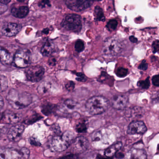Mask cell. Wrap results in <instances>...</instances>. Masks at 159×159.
<instances>
[{
  "label": "cell",
  "instance_id": "cell-29",
  "mask_svg": "<svg viewBox=\"0 0 159 159\" xmlns=\"http://www.w3.org/2000/svg\"><path fill=\"white\" fill-rule=\"evenodd\" d=\"M85 46L82 40H78L75 44V49L77 52H82L84 50Z\"/></svg>",
  "mask_w": 159,
  "mask_h": 159
},
{
  "label": "cell",
  "instance_id": "cell-28",
  "mask_svg": "<svg viewBox=\"0 0 159 159\" xmlns=\"http://www.w3.org/2000/svg\"><path fill=\"white\" fill-rule=\"evenodd\" d=\"M128 69L123 67H120L117 70L116 74L119 77H124L128 75Z\"/></svg>",
  "mask_w": 159,
  "mask_h": 159
},
{
  "label": "cell",
  "instance_id": "cell-16",
  "mask_svg": "<svg viewBox=\"0 0 159 159\" xmlns=\"http://www.w3.org/2000/svg\"><path fill=\"white\" fill-rule=\"evenodd\" d=\"M14 59L11 53L3 48L0 47V61L5 65L12 64Z\"/></svg>",
  "mask_w": 159,
  "mask_h": 159
},
{
  "label": "cell",
  "instance_id": "cell-11",
  "mask_svg": "<svg viewBox=\"0 0 159 159\" xmlns=\"http://www.w3.org/2000/svg\"><path fill=\"white\" fill-rule=\"evenodd\" d=\"M91 0H67L68 7L75 11H81L91 5Z\"/></svg>",
  "mask_w": 159,
  "mask_h": 159
},
{
  "label": "cell",
  "instance_id": "cell-45",
  "mask_svg": "<svg viewBox=\"0 0 159 159\" xmlns=\"http://www.w3.org/2000/svg\"><path fill=\"white\" fill-rule=\"evenodd\" d=\"M158 149L159 151V144L158 145Z\"/></svg>",
  "mask_w": 159,
  "mask_h": 159
},
{
  "label": "cell",
  "instance_id": "cell-4",
  "mask_svg": "<svg viewBox=\"0 0 159 159\" xmlns=\"http://www.w3.org/2000/svg\"><path fill=\"white\" fill-rule=\"evenodd\" d=\"M30 151L23 147L20 149L0 147V159H28Z\"/></svg>",
  "mask_w": 159,
  "mask_h": 159
},
{
  "label": "cell",
  "instance_id": "cell-41",
  "mask_svg": "<svg viewBox=\"0 0 159 159\" xmlns=\"http://www.w3.org/2000/svg\"><path fill=\"white\" fill-rule=\"evenodd\" d=\"M4 105L3 99L2 98V96H0V111L2 109Z\"/></svg>",
  "mask_w": 159,
  "mask_h": 159
},
{
  "label": "cell",
  "instance_id": "cell-9",
  "mask_svg": "<svg viewBox=\"0 0 159 159\" xmlns=\"http://www.w3.org/2000/svg\"><path fill=\"white\" fill-rule=\"evenodd\" d=\"M147 131L146 126L143 122L134 121L130 123L127 133L129 134H143Z\"/></svg>",
  "mask_w": 159,
  "mask_h": 159
},
{
  "label": "cell",
  "instance_id": "cell-39",
  "mask_svg": "<svg viewBox=\"0 0 159 159\" xmlns=\"http://www.w3.org/2000/svg\"><path fill=\"white\" fill-rule=\"evenodd\" d=\"M129 40L132 43H137V41H138V39H137L136 37H134V36H133V35L130 36Z\"/></svg>",
  "mask_w": 159,
  "mask_h": 159
},
{
  "label": "cell",
  "instance_id": "cell-10",
  "mask_svg": "<svg viewBox=\"0 0 159 159\" xmlns=\"http://www.w3.org/2000/svg\"><path fill=\"white\" fill-rule=\"evenodd\" d=\"M24 126L22 125H16L10 128L7 133V138L12 142H17L21 139L24 131Z\"/></svg>",
  "mask_w": 159,
  "mask_h": 159
},
{
  "label": "cell",
  "instance_id": "cell-24",
  "mask_svg": "<svg viewBox=\"0 0 159 159\" xmlns=\"http://www.w3.org/2000/svg\"><path fill=\"white\" fill-rule=\"evenodd\" d=\"M63 106L67 110L72 111L76 109L77 106V103L73 100H67L63 103Z\"/></svg>",
  "mask_w": 159,
  "mask_h": 159
},
{
  "label": "cell",
  "instance_id": "cell-27",
  "mask_svg": "<svg viewBox=\"0 0 159 159\" xmlns=\"http://www.w3.org/2000/svg\"><path fill=\"white\" fill-rule=\"evenodd\" d=\"M118 22L116 20H111L108 21V23L107 24V28L109 31H113L116 29L117 26Z\"/></svg>",
  "mask_w": 159,
  "mask_h": 159
},
{
  "label": "cell",
  "instance_id": "cell-8",
  "mask_svg": "<svg viewBox=\"0 0 159 159\" xmlns=\"http://www.w3.org/2000/svg\"><path fill=\"white\" fill-rule=\"evenodd\" d=\"M44 73L43 67L39 65L32 66L25 71L27 79L32 82H38L42 80Z\"/></svg>",
  "mask_w": 159,
  "mask_h": 159
},
{
  "label": "cell",
  "instance_id": "cell-25",
  "mask_svg": "<svg viewBox=\"0 0 159 159\" xmlns=\"http://www.w3.org/2000/svg\"><path fill=\"white\" fill-rule=\"evenodd\" d=\"M51 88V84L48 82H44L41 83L38 88L39 93L44 94L47 93Z\"/></svg>",
  "mask_w": 159,
  "mask_h": 159
},
{
  "label": "cell",
  "instance_id": "cell-3",
  "mask_svg": "<svg viewBox=\"0 0 159 159\" xmlns=\"http://www.w3.org/2000/svg\"><path fill=\"white\" fill-rule=\"evenodd\" d=\"M74 137L73 133L68 131L62 134V136L53 137L50 142L51 149L55 152H60L65 151L73 143Z\"/></svg>",
  "mask_w": 159,
  "mask_h": 159
},
{
  "label": "cell",
  "instance_id": "cell-22",
  "mask_svg": "<svg viewBox=\"0 0 159 159\" xmlns=\"http://www.w3.org/2000/svg\"><path fill=\"white\" fill-rule=\"evenodd\" d=\"M94 17L95 19L98 21H104L105 20V17L102 9L99 6L95 7L94 9Z\"/></svg>",
  "mask_w": 159,
  "mask_h": 159
},
{
  "label": "cell",
  "instance_id": "cell-37",
  "mask_svg": "<svg viewBox=\"0 0 159 159\" xmlns=\"http://www.w3.org/2000/svg\"><path fill=\"white\" fill-rule=\"evenodd\" d=\"M30 142L31 144L32 145L35 146H39L41 145L40 142L38 140H36L35 138H31L30 139Z\"/></svg>",
  "mask_w": 159,
  "mask_h": 159
},
{
  "label": "cell",
  "instance_id": "cell-31",
  "mask_svg": "<svg viewBox=\"0 0 159 159\" xmlns=\"http://www.w3.org/2000/svg\"><path fill=\"white\" fill-rule=\"evenodd\" d=\"M153 53H158L159 54V41L157 40L153 43L152 44Z\"/></svg>",
  "mask_w": 159,
  "mask_h": 159
},
{
  "label": "cell",
  "instance_id": "cell-36",
  "mask_svg": "<svg viewBox=\"0 0 159 159\" xmlns=\"http://www.w3.org/2000/svg\"><path fill=\"white\" fill-rule=\"evenodd\" d=\"M76 75L78 77L76 78V80H78L79 81H82V82H85L87 80L86 76L83 74L81 73H77Z\"/></svg>",
  "mask_w": 159,
  "mask_h": 159
},
{
  "label": "cell",
  "instance_id": "cell-20",
  "mask_svg": "<svg viewBox=\"0 0 159 159\" xmlns=\"http://www.w3.org/2000/svg\"><path fill=\"white\" fill-rule=\"evenodd\" d=\"M54 49V44L50 41H47L42 48L41 53L44 56L48 57L53 53Z\"/></svg>",
  "mask_w": 159,
  "mask_h": 159
},
{
  "label": "cell",
  "instance_id": "cell-35",
  "mask_svg": "<svg viewBox=\"0 0 159 159\" xmlns=\"http://www.w3.org/2000/svg\"><path fill=\"white\" fill-rule=\"evenodd\" d=\"M152 83L156 87H159V75H156L152 77Z\"/></svg>",
  "mask_w": 159,
  "mask_h": 159
},
{
  "label": "cell",
  "instance_id": "cell-2",
  "mask_svg": "<svg viewBox=\"0 0 159 159\" xmlns=\"http://www.w3.org/2000/svg\"><path fill=\"white\" fill-rule=\"evenodd\" d=\"M109 102L102 96H93L90 98L86 103V109L92 115H99L104 113L108 109Z\"/></svg>",
  "mask_w": 159,
  "mask_h": 159
},
{
  "label": "cell",
  "instance_id": "cell-19",
  "mask_svg": "<svg viewBox=\"0 0 159 159\" xmlns=\"http://www.w3.org/2000/svg\"><path fill=\"white\" fill-rule=\"evenodd\" d=\"M122 147L121 142H118L106 149L104 152L105 156L107 157H112L120 150Z\"/></svg>",
  "mask_w": 159,
  "mask_h": 159
},
{
  "label": "cell",
  "instance_id": "cell-17",
  "mask_svg": "<svg viewBox=\"0 0 159 159\" xmlns=\"http://www.w3.org/2000/svg\"><path fill=\"white\" fill-rule=\"evenodd\" d=\"M131 158L133 159H145L147 158L146 151L142 148H139L138 145H134L130 151Z\"/></svg>",
  "mask_w": 159,
  "mask_h": 159
},
{
  "label": "cell",
  "instance_id": "cell-38",
  "mask_svg": "<svg viewBox=\"0 0 159 159\" xmlns=\"http://www.w3.org/2000/svg\"><path fill=\"white\" fill-rule=\"evenodd\" d=\"M56 59L54 58H51L48 60V64L51 66H54L56 63Z\"/></svg>",
  "mask_w": 159,
  "mask_h": 159
},
{
  "label": "cell",
  "instance_id": "cell-32",
  "mask_svg": "<svg viewBox=\"0 0 159 159\" xmlns=\"http://www.w3.org/2000/svg\"><path fill=\"white\" fill-rule=\"evenodd\" d=\"M65 87H66L67 90L70 91H72L75 87V83L72 81H69L66 84Z\"/></svg>",
  "mask_w": 159,
  "mask_h": 159
},
{
  "label": "cell",
  "instance_id": "cell-30",
  "mask_svg": "<svg viewBox=\"0 0 159 159\" xmlns=\"http://www.w3.org/2000/svg\"><path fill=\"white\" fill-rule=\"evenodd\" d=\"M76 130L79 133L86 132L87 130V125L84 123H79L76 126Z\"/></svg>",
  "mask_w": 159,
  "mask_h": 159
},
{
  "label": "cell",
  "instance_id": "cell-5",
  "mask_svg": "<svg viewBox=\"0 0 159 159\" xmlns=\"http://www.w3.org/2000/svg\"><path fill=\"white\" fill-rule=\"evenodd\" d=\"M81 19V17L79 15L69 14L62 20L61 26L68 30L78 32L82 28Z\"/></svg>",
  "mask_w": 159,
  "mask_h": 159
},
{
  "label": "cell",
  "instance_id": "cell-14",
  "mask_svg": "<svg viewBox=\"0 0 159 159\" xmlns=\"http://www.w3.org/2000/svg\"><path fill=\"white\" fill-rule=\"evenodd\" d=\"M89 145V141L83 136L77 137L74 142L75 150L77 153H81L85 152L88 149Z\"/></svg>",
  "mask_w": 159,
  "mask_h": 159
},
{
  "label": "cell",
  "instance_id": "cell-7",
  "mask_svg": "<svg viewBox=\"0 0 159 159\" xmlns=\"http://www.w3.org/2000/svg\"><path fill=\"white\" fill-rule=\"evenodd\" d=\"M122 45L120 43L114 39H108L105 42L102 52L107 56H116L121 52Z\"/></svg>",
  "mask_w": 159,
  "mask_h": 159
},
{
  "label": "cell",
  "instance_id": "cell-18",
  "mask_svg": "<svg viewBox=\"0 0 159 159\" xmlns=\"http://www.w3.org/2000/svg\"><path fill=\"white\" fill-rule=\"evenodd\" d=\"M29 7L25 6H22L19 7H14L11 10L12 15L18 18L25 17L29 14Z\"/></svg>",
  "mask_w": 159,
  "mask_h": 159
},
{
  "label": "cell",
  "instance_id": "cell-46",
  "mask_svg": "<svg viewBox=\"0 0 159 159\" xmlns=\"http://www.w3.org/2000/svg\"><path fill=\"white\" fill-rule=\"evenodd\" d=\"M97 1H102V0H97Z\"/></svg>",
  "mask_w": 159,
  "mask_h": 159
},
{
  "label": "cell",
  "instance_id": "cell-23",
  "mask_svg": "<svg viewBox=\"0 0 159 159\" xmlns=\"http://www.w3.org/2000/svg\"><path fill=\"white\" fill-rule=\"evenodd\" d=\"M8 87V81L6 77L0 74V92L5 91Z\"/></svg>",
  "mask_w": 159,
  "mask_h": 159
},
{
  "label": "cell",
  "instance_id": "cell-40",
  "mask_svg": "<svg viewBox=\"0 0 159 159\" xmlns=\"http://www.w3.org/2000/svg\"><path fill=\"white\" fill-rule=\"evenodd\" d=\"M116 157L118 158H123L124 157V155L122 153H120V152H117L116 154Z\"/></svg>",
  "mask_w": 159,
  "mask_h": 159
},
{
  "label": "cell",
  "instance_id": "cell-33",
  "mask_svg": "<svg viewBox=\"0 0 159 159\" xmlns=\"http://www.w3.org/2000/svg\"><path fill=\"white\" fill-rule=\"evenodd\" d=\"M148 68V64L145 60H143L138 67V69L143 71H146L147 70Z\"/></svg>",
  "mask_w": 159,
  "mask_h": 159
},
{
  "label": "cell",
  "instance_id": "cell-1",
  "mask_svg": "<svg viewBox=\"0 0 159 159\" xmlns=\"http://www.w3.org/2000/svg\"><path fill=\"white\" fill-rule=\"evenodd\" d=\"M8 104L15 109H20L30 105L32 102V97L30 93L12 89L7 96Z\"/></svg>",
  "mask_w": 159,
  "mask_h": 159
},
{
  "label": "cell",
  "instance_id": "cell-42",
  "mask_svg": "<svg viewBox=\"0 0 159 159\" xmlns=\"http://www.w3.org/2000/svg\"><path fill=\"white\" fill-rule=\"evenodd\" d=\"M11 0H0V3L2 4H7L9 3Z\"/></svg>",
  "mask_w": 159,
  "mask_h": 159
},
{
  "label": "cell",
  "instance_id": "cell-6",
  "mask_svg": "<svg viewBox=\"0 0 159 159\" xmlns=\"http://www.w3.org/2000/svg\"><path fill=\"white\" fill-rule=\"evenodd\" d=\"M14 62L18 68L28 67L31 63V53L30 50L24 49L18 50L15 54Z\"/></svg>",
  "mask_w": 159,
  "mask_h": 159
},
{
  "label": "cell",
  "instance_id": "cell-12",
  "mask_svg": "<svg viewBox=\"0 0 159 159\" xmlns=\"http://www.w3.org/2000/svg\"><path fill=\"white\" fill-rule=\"evenodd\" d=\"M21 26L17 23H6L2 28V33L5 36L11 37L16 35L21 30Z\"/></svg>",
  "mask_w": 159,
  "mask_h": 159
},
{
  "label": "cell",
  "instance_id": "cell-26",
  "mask_svg": "<svg viewBox=\"0 0 159 159\" xmlns=\"http://www.w3.org/2000/svg\"><path fill=\"white\" fill-rule=\"evenodd\" d=\"M150 83L149 77H148L145 80H140L137 83V86L143 89H148L150 87Z\"/></svg>",
  "mask_w": 159,
  "mask_h": 159
},
{
  "label": "cell",
  "instance_id": "cell-44",
  "mask_svg": "<svg viewBox=\"0 0 159 159\" xmlns=\"http://www.w3.org/2000/svg\"><path fill=\"white\" fill-rule=\"evenodd\" d=\"M18 2H24L25 0H17Z\"/></svg>",
  "mask_w": 159,
  "mask_h": 159
},
{
  "label": "cell",
  "instance_id": "cell-15",
  "mask_svg": "<svg viewBox=\"0 0 159 159\" xmlns=\"http://www.w3.org/2000/svg\"><path fill=\"white\" fill-rule=\"evenodd\" d=\"M20 115L15 112L7 111L3 117L4 122L7 124H15L20 120Z\"/></svg>",
  "mask_w": 159,
  "mask_h": 159
},
{
  "label": "cell",
  "instance_id": "cell-43",
  "mask_svg": "<svg viewBox=\"0 0 159 159\" xmlns=\"http://www.w3.org/2000/svg\"><path fill=\"white\" fill-rule=\"evenodd\" d=\"M43 33L45 34H48L49 33V30L47 28V29L43 30Z\"/></svg>",
  "mask_w": 159,
  "mask_h": 159
},
{
  "label": "cell",
  "instance_id": "cell-13",
  "mask_svg": "<svg viewBox=\"0 0 159 159\" xmlns=\"http://www.w3.org/2000/svg\"><path fill=\"white\" fill-rule=\"evenodd\" d=\"M128 101L129 98L126 95L115 96L112 99V107L117 110H123L127 106Z\"/></svg>",
  "mask_w": 159,
  "mask_h": 159
},
{
  "label": "cell",
  "instance_id": "cell-34",
  "mask_svg": "<svg viewBox=\"0 0 159 159\" xmlns=\"http://www.w3.org/2000/svg\"><path fill=\"white\" fill-rule=\"evenodd\" d=\"M39 7H45L50 6V2L49 0H42L39 3Z\"/></svg>",
  "mask_w": 159,
  "mask_h": 159
},
{
  "label": "cell",
  "instance_id": "cell-21",
  "mask_svg": "<svg viewBox=\"0 0 159 159\" xmlns=\"http://www.w3.org/2000/svg\"><path fill=\"white\" fill-rule=\"evenodd\" d=\"M56 106L55 105L50 103H46L42 106V111L43 114L46 115H48L54 113L56 109Z\"/></svg>",
  "mask_w": 159,
  "mask_h": 159
}]
</instances>
